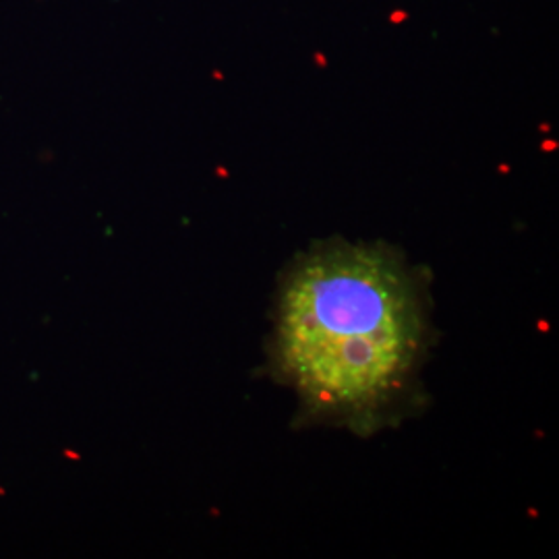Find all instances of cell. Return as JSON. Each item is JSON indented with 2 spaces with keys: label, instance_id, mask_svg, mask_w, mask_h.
<instances>
[{
  "label": "cell",
  "instance_id": "obj_1",
  "mask_svg": "<svg viewBox=\"0 0 559 559\" xmlns=\"http://www.w3.org/2000/svg\"><path fill=\"white\" fill-rule=\"evenodd\" d=\"M433 346L431 282L383 240H316L280 274L265 369L302 425L371 438L419 415Z\"/></svg>",
  "mask_w": 559,
  "mask_h": 559
},
{
  "label": "cell",
  "instance_id": "obj_2",
  "mask_svg": "<svg viewBox=\"0 0 559 559\" xmlns=\"http://www.w3.org/2000/svg\"><path fill=\"white\" fill-rule=\"evenodd\" d=\"M404 20H406V13H394V15L390 17V21H392V23H400V21Z\"/></svg>",
  "mask_w": 559,
  "mask_h": 559
}]
</instances>
